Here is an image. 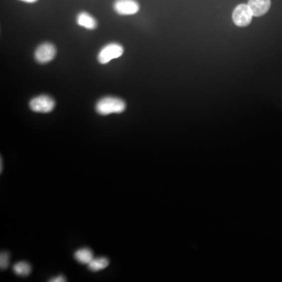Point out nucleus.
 <instances>
[{
  "mask_svg": "<svg viewBox=\"0 0 282 282\" xmlns=\"http://www.w3.org/2000/svg\"><path fill=\"white\" fill-rule=\"evenodd\" d=\"M125 107L126 104L122 99L114 96H106L96 103V111L100 115H108L123 112Z\"/></svg>",
  "mask_w": 282,
  "mask_h": 282,
  "instance_id": "f257e3e1",
  "label": "nucleus"
},
{
  "mask_svg": "<svg viewBox=\"0 0 282 282\" xmlns=\"http://www.w3.org/2000/svg\"><path fill=\"white\" fill-rule=\"evenodd\" d=\"M123 47L121 45L118 43H110L101 49L97 56L98 61L102 65H105L111 60L121 57L123 54Z\"/></svg>",
  "mask_w": 282,
  "mask_h": 282,
  "instance_id": "f03ea898",
  "label": "nucleus"
},
{
  "mask_svg": "<svg viewBox=\"0 0 282 282\" xmlns=\"http://www.w3.org/2000/svg\"><path fill=\"white\" fill-rule=\"evenodd\" d=\"M253 17H254L253 12L248 4H239L234 8L233 12V20L234 24L238 27H245L249 25L252 21Z\"/></svg>",
  "mask_w": 282,
  "mask_h": 282,
  "instance_id": "7ed1b4c3",
  "label": "nucleus"
},
{
  "mask_svg": "<svg viewBox=\"0 0 282 282\" xmlns=\"http://www.w3.org/2000/svg\"><path fill=\"white\" fill-rule=\"evenodd\" d=\"M31 111L39 113H49L55 107V101L53 98L46 95H41L33 98L29 103Z\"/></svg>",
  "mask_w": 282,
  "mask_h": 282,
  "instance_id": "20e7f679",
  "label": "nucleus"
},
{
  "mask_svg": "<svg viewBox=\"0 0 282 282\" xmlns=\"http://www.w3.org/2000/svg\"><path fill=\"white\" fill-rule=\"evenodd\" d=\"M56 55V48L51 43H43L36 49L35 58L40 64H46L54 59Z\"/></svg>",
  "mask_w": 282,
  "mask_h": 282,
  "instance_id": "39448f33",
  "label": "nucleus"
},
{
  "mask_svg": "<svg viewBox=\"0 0 282 282\" xmlns=\"http://www.w3.org/2000/svg\"><path fill=\"white\" fill-rule=\"evenodd\" d=\"M114 9L120 15H133L140 9V5L136 0H116Z\"/></svg>",
  "mask_w": 282,
  "mask_h": 282,
  "instance_id": "423d86ee",
  "label": "nucleus"
},
{
  "mask_svg": "<svg viewBox=\"0 0 282 282\" xmlns=\"http://www.w3.org/2000/svg\"><path fill=\"white\" fill-rule=\"evenodd\" d=\"M248 5L254 17H260L268 13L271 8V0H249Z\"/></svg>",
  "mask_w": 282,
  "mask_h": 282,
  "instance_id": "0eeeda50",
  "label": "nucleus"
},
{
  "mask_svg": "<svg viewBox=\"0 0 282 282\" xmlns=\"http://www.w3.org/2000/svg\"><path fill=\"white\" fill-rule=\"evenodd\" d=\"M77 24L79 25L87 28V29H94L96 28L97 22L96 19L94 18L91 14L87 12H82L77 16Z\"/></svg>",
  "mask_w": 282,
  "mask_h": 282,
  "instance_id": "6e6552de",
  "label": "nucleus"
},
{
  "mask_svg": "<svg viewBox=\"0 0 282 282\" xmlns=\"http://www.w3.org/2000/svg\"><path fill=\"white\" fill-rule=\"evenodd\" d=\"M74 257L77 262L84 265H88L94 258L93 251L89 248H83L76 251Z\"/></svg>",
  "mask_w": 282,
  "mask_h": 282,
  "instance_id": "1a4fd4ad",
  "label": "nucleus"
},
{
  "mask_svg": "<svg viewBox=\"0 0 282 282\" xmlns=\"http://www.w3.org/2000/svg\"><path fill=\"white\" fill-rule=\"evenodd\" d=\"M109 260L106 257H98L94 258L91 260V262L88 264L89 270H91L93 272H98L105 269L108 267Z\"/></svg>",
  "mask_w": 282,
  "mask_h": 282,
  "instance_id": "9d476101",
  "label": "nucleus"
},
{
  "mask_svg": "<svg viewBox=\"0 0 282 282\" xmlns=\"http://www.w3.org/2000/svg\"><path fill=\"white\" fill-rule=\"evenodd\" d=\"M13 271L18 276L27 277L31 274V266L28 262L20 261L13 265Z\"/></svg>",
  "mask_w": 282,
  "mask_h": 282,
  "instance_id": "9b49d317",
  "label": "nucleus"
},
{
  "mask_svg": "<svg viewBox=\"0 0 282 282\" xmlns=\"http://www.w3.org/2000/svg\"><path fill=\"white\" fill-rule=\"evenodd\" d=\"M10 255L8 252H2L0 254V268L2 271L7 269L9 264Z\"/></svg>",
  "mask_w": 282,
  "mask_h": 282,
  "instance_id": "f8f14e48",
  "label": "nucleus"
},
{
  "mask_svg": "<svg viewBox=\"0 0 282 282\" xmlns=\"http://www.w3.org/2000/svg\"><path fill=\"white\" fill-rule=\"evenodd\" d=\"M49 282H67V279L63 275H59V276L55 277L54 279H50Z\"/></svg>",
  "mask_w": 282,
  "mask_h": 282,
  "instance_id": "ddd939ff",
  "label": "nucleus"
},
{
  "mask_svg": "<svg viewBox=\"0 0 282 282\" xmlns=\"http://www.w3.org/2000/svg\"><path fill=\"white\" fill-rule=\"evenodd\" d=\"M22 2H28V3H33V2H36L38 0H20Z\"/></svg>",
  "mask_w": 282,
  "mask_h": 282,
  "instance_id": "4468645a",
  "label": "nucleus"
},
{
  "mask_svg": "<svg viewBox=\"0 0 282 282\" xmlns=\"http://www.w3.org/2000/svg\"><path fill=\"white\" fill-rule=\"evenodd\" d=\"M2 158L1 157V159H0V174H2Z\"/></svg>",
  "mask_w": 282,
  "mask_h": 282,
  "instance_id": "2eb2a0df",
  "label": "nucleus"
}]
</instances>
